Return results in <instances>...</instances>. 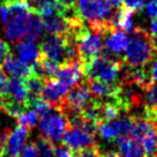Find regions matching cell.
Wrapping results in <instances>:
<instances>
[{
  "label": "cell",
  "instance_id": "obj_1",
  "mask_svg": "<svg viewBox=\"0 0 157 157\" xmlns=\"http://www.w3.org/2000/svg\"><path fill=\"white\" fill-rule=\"evenodd\" d=\"M74 10L83 22L88 23L89 29L105 36L116 30L112 27V7L108 0H78Z\"/></svg>",
  "mask_w": 157,
  "mask_h": 157
},
{
  "label": "cell",
  "instance_id": "obj_2",
  "mask_svg": "<svg viewBox=\"0 0 157 157\" xmlns=\"http://www.w3.org/2000/svg\"><path fill=\"white\" fill-rule=\"evenodd\" d=\"M124 59L119 56L110 53L108 50H104L99 56L82 64L84 76L88 80H97L104 83L117 84V81L121 75L124 66Z\"/></svg>",
  "mask_w": 157,
  "mask_h": 157
},
{
  "label": "cell",
  "instance_id": "obj_3",
  "mask_svg": "<svg viewBox=\"0 0 157 157\" xmlns=\"http://www.w3.org/2000/svg\"><path fill=\"white\" fill-rule=\"evenodd\" d=\"M151 36L142 28H135L131 34L129 43L125 50L124 63L129 68H142L154 58Z\"/></svg>",
  "mask_w": 157,
  "mask_h": 157
},
{
  "label": "cell",
  "instance_id": "obj_4",
  "mask_svg": "<svg viewBox=\"0 0 157 157\" xmlns=\"http://www.w3.org/2000/svg\"><path fill=\"white\" fill-rule=\"evenodd\" d=\"M68 39L72 40L76 46L78 60L82 64H86L89 60L99 56V53L102 52V49H103L102 35L89 29L88 25H86L80 31H78L74 35L72 38Z\"/></svg>",
  "mask_w": 157,
  "mask_h": 157
},
{
  "label": "cell",
  "instance_id": "obj_5",
  "mask_svg": "<svg viewBox=\"0 0 157 157\" xmlns=\"http://www.w3.org/2000/svg\"><path fill=\"white\" fill-rule=\"evenodd\" d=\"M38 124L42 136L53 144L63 140L64 134L69 128V123L66 114L54 109L49 114L40 118Z\"/></svg>",
  "mask_w": 157,
  "mask_h": 157
},
{
  "label": "cell",
  "instance_id": "obj_6",
  "mask_svg": "<svg viewBox=\"0 0 157 157\" xmlns=\"http://www.w3.org/2000/svg\"><path fill=\"white\" fill-rule=\"evenodd\" d=\"M34 12H22L13 14L5 23V36L10 42H21L29 33Z\"/></svg>",
  "mask_w": 157,
  "mask_h": 157
},
{
  "label": "cell",
  "instance_id": "obj_7",
  "mask_svg": "<svg viewBox=\"0 0 157 157\" xmlns=\"http://www.w3.org/2000/svg\"><path fill=\"white\" fill-rule=\"evenodd\" d=\"M90 102H91V94L89 91L88 86L87 83H81L67 94L61 112L64 114L81 113Z\"/></svg>",
  "mask_w": 157,
  "mask_h": 157
},
{
  "label": "cell",
  "instance_id": "obj_8",
  "mask_svg": "<svg viewBox=\"0 0 157 157\" xmlns=\"http://www.w3.org/2000/svg\"><path fill=\"white\" fill-rule=\"evenodd\" d=\"M83 66L82 63L76 59L73 61H67L65 64L59 66L57 73L54 75V78L59 80L61 83H64L67 88H75L83 83Z\"/></svg>",
  "mask_w": 157,
  "mask_h": 157
},
{
  "label": "cell",
  "instance_id": "obj_9",
  "mask_svg": "<svg viewBox=\"0 0 157 157\" xmlns=\"http://www.w3.org/2000/svg\"><path fill=\"white\" fill-rule=\"evenodd\" d=\"M67 87L64 83H61L59 80L54 78H46L44 81V87L42 90L40 97L54 109L61 111V109L64 106L65 99L67 96Z\"/></svg>",
  "mask_w": 157,
  "mask_h": 157
},
{
  "label": "cell",
  "instance_id": "obj_10",
  "mask_svg": "<svg viewBox=\"0 0 157 157\" xmlns=\"http://www.w3.org/2000/svg\"><path fill=\"white\" fill-rule=\"evenodd\" d=\"M132 126L133 117L126 116L121 119H116V120L108 121V123L98 124V132L105 141H113L131 133Z\"/></svg>",
  "mask_w": 157,
  "mask_h": 157
},
{
  "label": "cell",
  "instance_id": "obj_11",
  "mask_svg": "<svg viewBox=\"0 0 157 157\" xmlns=\"http://www.w3.org/2000/svg\"><path fill=\"white\" fill-rule=\"evenodd\" d=\"M63 143L72 152L91 147L95 144V135L89 134L81 128L69 127L63 136Z\"/></svg>",
  "mask_w": 157,
  "mask_h": 157
},
{
  "label": "cell",
  "instance_id": "obj_12",
  "mask_svg": "<svg viewBox=\"0 0 157 157\" xmlns=\"http://www.w3.org/2000/svg\"><path fill=\"white\" fill-rule=\"evenodd\" d=\"M4 99L25 105L27 109H29L30 96L25 80L16 78H10V80H7L4 91Z\"/></svg>",
  "mask_w": 157,
  "mask_h": 157
},
{
  "label": "cell",
  "instance_id": "obj_13",
  "mask_svg": "<svg viewBox=\"0 0 157 157\" xmlns=\"http://www.w3.org/2000/svg\"><path fill=\"white\" fill-rule=\"evenodd\" d=\"M28 136L29 131L20 125H17L13 131H10L7 137L4 157H19L22 149L25 148Z\"/></svg>",
  "mask_w": 157,
  "mask_h": 157
},
{
  "label": "cell",
  "instance_id": "obj_14",
  "mask_svg": "<svg viewBox=\"0 0 157 157\" xmlns=\"http://www.w3.org/2000/svg\"><path fill=\"white\" fill-rule=\"evenodd\" d=\"M1 67H2V72L10 75V78L27 80L28 78L33 76L31 66H29V65L23 63V61H21L20 59L15 58L12 53L5 59V61H4Z\"/></svg>",
  "mask_w": 157,
  "mask_h": 157
},
{
  "label": "cell",
  "instance_id": "obj_15",
  "mask_svg": "<svg viewBox=\"0 0 157 157\" xmlns=\"http://www.w3.org/2000/svg\"><path fill=\"white\" fill-rule=\"evenodd\" d=\"M87 86H88L90 94L97 99H102V98L114 99L121 88L120 84H109L97 81V80H88Z\"/></svg>",
  "mask_w": 157,
  "mask_h": 157
},
{
  "label": "cell",
  "instance_id": "obj_16",
  "mask_svg": "<svg viewBox=\"0 0 157 157\" xmlns=\"http://www.w3.org/2000/svg\"><path fill=\"white\" fill-rule=\"evenodd\" d=\"M105 36V48L110 53L116 56H120V53L126 50L129 43V38L124 30L116 29Z\"/></svg>",
  "mask_w": 157,
  "mask_h": 157
},
{
  "label": "cell",
  "instance_id": "obj_17",
  "mask_svg": "<svg viewBox=\"0 0 157 157\" xmlns=\"http://www.w3.org/2000/svg\"><path fill=\"white\" fill-rule=\"evenodd\" d=\"M15 50L20 60L25 64L34 65L40 57V51L38 46L36 45V42H33L29 39L25 38L22 42H19L15 46Z\"/></svg>",
  "mask_w": 157,
  "mask_h": 157
},
{
  "label": "cell",
  "instance_id": "obj_18",
  "mask_svg": "<svg viewBox=\"0 0 157 157\" xmlns=\"http://www.w3.org/2000/svg\"><path fill=\"white\" fill-rule=\"evenodd\" d=\"M117 146L120 150V157H143L144 154L142 147L126 135L117 139Z\"/></svg>",
  "mask_w": 157,
  "mask_h": 157
},
{
  "label": "cell",
  "instance_id": "obj_19",
  "mask_svg": "<svg viewBox=\"0 0 157 157\" xmlns=\"http://www.w3.org/2000/svg\"><path fill=\"white\" fill-rule=\"evenodd\" d=\"M121 112H123L121 109L119 108V105L116 102H113L112 99H108L105 102H102V106H101V123H108V121L116 120L117 118H119Z\"/></svg>",
  "mask_w": 157,
  "mask_h": 157
},
{
  "label": "cell",
  "instance_id": "obj_20",
  "mask_svg": "<svg viewBox=\"0 0 157 157\" xmlns=\"http://www.w3.org/2000/svg\"><path fill=\"white\" fill-rule=\"evenodd\" d=\"M44 81L45 80H43V78H39L37 76H34V75L28 78L27 80H25L30 99L40 97L42 90H43V87H44Z\"/></svg>",
  "mask_w": 157,
  "mask_h": 157
},
{
  "label": "cell",
  "instance_id": "obj_21",
  "mask_svg": "<svg viewBox=\"0 0 157 157\" xmlns=\"http://www.w3.org/2000/svg\"><path fill=\"white\" fill-rule=\"evenodd\" d=\"M17 124L22 127H25L27 129L34 128L38 123V114L35 112L34 110H25L23 113H21L19 117L16 118Z\"/></svg>",
  "mask_w": 157,
  "mask_h": 157
},
{
  "label": "cell",
  "instance_id": "obj_22",
  "mask_svg": "<svg viewBox=\"0 0 157 157\" xmlns=\"http://www.w3.org/2000/svg\"><path fill=\"white\" fill-rule=\"evenodd\" d=\"M40 157H56V147L52 142L44 139L43 136L38 137L35 142Z\"/></svg>",
  "mask_w": 157,
  "mask_h": 157
},
{
  "label": "cell",
  "instance_id": "obj_23",
  "mask_svg": "<svg viewBox=\"0 0 157 157\" xmlns=\"http://www.w3.org/2000/svg\"><path fill=\"white\" fill-rule=\"evenodd\" d=\"M43 31H44V25H43V21L42 19L35 14L33 16V21H31V25H30L29 33L27 35L25 39H29V40H33V42H36L37 39L43 35Z\"/></svg>",
  "mask_w": 157,
  "mask_h": 157
},
{
  "label": "cell",
  "instance_id": "obj_24",
  "mask_svg": "<svg viewBox=\"0 0 157 157\" xmlns=\"http://www.w3.org/2000/svg\"><path fill=\"white\" fill-rule=\"evenodd\" d=\"M143 103L148 109H157V86L155 83L143 91Z\"/></svg>",
  "mask_w": 157,
  "mask_h": 157
},
{
  "label": "cell",
  "instance_id": "obj_25",
  "mask_svg": "<svg viewBox=\"0 0 157 157\" xmlns=\"http://www.w3.org/2000/svg\"><path fill=\"white\" fill-rule=\"evenodd\" d=\"M73 157H102V152H101V149L98 146L94 144L91 147L74 151Z\"/></svg>",
  "mask_w": 157,
  "mask_h": 157
},
{
  "label": "cell",
  "instance_id": "obj_26",
  "mask_svg": "<svg viewBox=\"0 0 157 157\" xmlns=\"http://www.w3.org/2000/svg\"><path fill=\"white\" fill-rule=\"evenodd\" d=\"M19 157H40L37 147L35 146V143H29L25 146V148L22 149L21 154L19 155Z\"/></svg>",
  "mask_w": 157,
  "mask_h": 157
},
{
  "label": "cell",
  "instance_id": "obj_27",
  "mask_svg": "<svg viewBox=\"0 0 157 157\" xmlns=\"http://www.w3.org/2000/svg\"><path fill=\"white\" fill-rule=\"evenodd\" d=\"M143 0H123V6L132 12H139L143 8Z\"/></svg>",
  "mask_w": 157,
  "mask_h": 157
},
{
  "label": "cell",
  "instance_id": "obj_28",
  "mask_svg": "<svg viewBox=\"0 0 157 157\" xmlns=\"http://www.w3.org/2000/svg\"><path fill=\"white\" fill-rule=\"evenodd\" d=\"M144 10L149 17L157 19V0H149L144 5Z\"/></svg>",
  "mask_w": 157,
  "mask_h": 157
},
{
  "label": "cell",
  "instance_id": "obj_29",
  "mask_svg": "<svg viewBox=\"0 0 157 157\" xmlns=\"http://www.w3.org/2000/svg\"><path fill=\"white\" fill-rule=\"evenodd\" d=\"M10 54V48L6 42L0 39V67L2 66L5 59Z\"/></svg>",
  "mask_w": 157,
  "mask_h": 157
},
{
  "label": "cell",
  "instance_id": "obj_30",
  "mask_svg": "<svg viewBox=\"0 0 157 157\" xmlns=\"http://www.w3.org/2000/svg\"><path fill=\"white\" fill-rule=\"evenodd\" d=\"M10 12L8 10V7L6 5L5 2H0V22L2 25H5L6 22L10 20Z\"/></svg>",
  "mask_w": 157,
  "mask_h": 157
},
{
  "label": "cell",
  "instance_id": "obj_31",
  "mask_svg": "<svg viewBox=\"0 0 157 157\" xmlns=\"http://www.w3.org/2000/svg\"><path fill=\"white\" fill-rule=\"evenodd\" d=\"M56 157H73V152L65 146L56 147Z\"/></svg>",
  "mask_w": 157,
  "mask_h": 157
},
{
  "label": "cell",
  "instance_id": "obj_32",
  "mask_svg": "<svg viewBox=\"0 0 157 157\" xmlns=\"http://www.w3.org/2000/svg\"><path fill=\"white\" fill-rule=\"evenodd\" d=\"M148 69H149V73H150L152 82H154V83H157V57L152 60L151 66Z\"/></svg>",
  "mask_w": 157,
  "mask_h": 157
},
{
  "label": "cell",
  "instance_id": "obj_33",
  "mask_svg": "<svg viewBox=\"0 0 157 157\" xmlns=\"http://www.w3.org/2000/svg\"><path fill=\"white\" fill-rule=\"evenodd\" d=\"M149 28H150V36H151V37L157 36V19L151 20Z\"/></svg>",
  "mask_w": 157,
  "mask_h": 157
},
{
  "label": "cell",
  "instance_id": "obj_34",
  "mask_svg": "<svg viewBox=\"0 0 157 157\" xmlns=\"http://www.w3.org/2000/svg\"><path fill=\"white\" fill-rule=\"evenodd\" d=\"M61 5H64L66 8H74L78 0H58Z\"/></svg>",
  "mask_w": 157,
  "mask_h": 157
},
{
  "label": "cell",
  "instance_id": "obj_35",
  "mask_svg": "<svg viewBox=\"0 0 157 157\" xmlns=\"http://www.w3.org/2000/svg\"><path fill=\"white\" fill-rule=\"evenodd\" d=\"M108 2L112 8H116V10L120 8L123 6V0H108Z\"/></svg>",
  "mask_w": 157,
  "mask_h": 157
},
{
  "label": "cell",
  "instance_id": "obj_36",
  "mask_svg": "<svg viewBox=\"0 0 157 157\" xmlns=\"http://www.w3.org/2000/svg\"><path fill=\"white\" fill-rule=\"evenodd\" d=\"M102 157H120V155L116 151H108L105 152V154H103Z\"/></svg>",
  "mask_w": 157,
  "mask_h": 157
},
{
  "label": "cell",
  "instance_id": "obj_37",
  "mask_svg": "<svg viewBox=\"0 0 157 157\" xmlns=\"http://www.w3.org/2000/svg\"><path fill=\"white\" fill-rule=\"evenodd\" d=\"M154 157H157V152H156V155H155V156H154Z\"/></svg>",
  "mask_w": 157,
  "mask_h": 157
},
{
  "label": "cell",
  "instance_id": "obj_38",
  "mask_svg": "<svg viewBox=\"0 0 157 157\" xmlns=\"http://www.w3.org/2000/svg\"><path fill=\"white\" fill-rule=\"evenodd\" d=\"M156 133H157V128H156Z\"/></svg>",
  "mask_w": 157,
  "mask_h": 157
},
{
  "label": "cell",
  "instance_id": "obj_39",
  "mask_svg": "<svg viewBox=\"0 0 157 157\" xmlns=\"http://www.w3.org/2000/svg\"><path fill=\"white\" fill-rule=\"evenodd\" d=\"M144 157H147V156H144Z\"/></svg>",
  "mask_w": 157,
  "mask_h": 157
}]
</instances>
